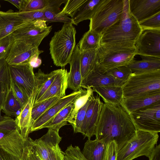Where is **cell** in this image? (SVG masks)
<instances>
[{"label":"cell","mask_w":160,"mask_h":160,"mask_svg":"<svg viewBox=\"0 0 160 160\" xmlns=\"http://www.w3.org/2000/svg\"><path fill=\"white\" fill-rule=\"evenodd\" d=\"M136 131L130 114L122 105L103 103L96 138L106 144L115 141L118 151L134 136Z\"/></svg>","instance_id":"cell-1"},{"label":"cell","mask_w":160,"mask_h":160,"mask_svg":"<svg viewBox=\"0 0 160 160\" xmlns=\"http://www.w3.org/2000/svg\"><path fill=\"white\" fill-rule=\"evenodd\" d=\"M142 31L138 22L130 12L128 0H125L120 19L101 35L100 45L134 48Z\"/></svg>","instance_id":"cell-2"},{"label":"cell","mask_w":160,"mask_h":160,"mask_svg":"<svg viewBox=\"0 0 160 160\" xmlns=\"http://www.w3.org/2000/svg\"><path fill=\"white\" fill-rule=\"evenodd\" d=\"M76 30L72 23H64L55 32L49 43V51L54 64L64 67L69 63L76 46Z\"/></svg>","instance_id":"cell-3"},{"label":"cell","mask_w":160,"mask_h":160,"mask_svg":"<svg viewBox=\"0 0 160 160\" xmlns=\"http://www.w3.org/2000/svg\"><path fill=\"white\" fill-rule=\"evenodd\" d=\"M158 133L137 130L118 153L117 160H132L144 156L149 158L157 144Z\"/></svg>","instance_id":"cell-4"},{"label":"cell","mask_w":160,"mask_h":160,"mask_svg":"<svg viewBox=\"0 0 160 160\" xmlns=\"http://www.w3.org/2000/svg\"><path fill=\"white\" fill-rule=\"evenodd\" d=\"M125 0H104L90 20L89 30L102 35L120 19Z\"/></svg>","instance_id":"cell-5"},{"label":"cell","mask_w":160,"mask_h":160,"mask_svg":"<svg viewBox=\"0 0 160 160\" xmlns=\"http://www.w3.org/2000/svg\"><path fill=\"white\" fill-rule=\"evenodd\" d=\"M122 89L123 99L160 91V69L138 74L132 73Z\"/></svg>","instance_id":"cell-6"},{"label":"cell","mask_w":160,"mask_h":160,"mask_svg":"<svg viewBox=\"0 0 160 160\" xmlns=\"http://www.w3.org/2000/svg\"><path fill=\"white\" fill-rule=\"evenodd\" d=\"M137 55L135 47L100 45L98 50V67L102 72L116 68L127 66Z\"/></svg>","instance_id":"cell-7"},{"label":"cell","mask_w":160,"mask_h":160,"mask_svg":"<svg viewBox=\"0 0 160 160\" xmlns=\"http://www.w3.org/2000/svg\"><path fill=\"white\" fill-rule=\"evenodd\" d=\"M42 40L35 38L14 40L9 52L5 58L8 65H16L28 63L31 58L43 51L38 47Z\"/></svg>","instance_id":"cell-8"},{"label":"cell","mask_w":160,"mask_h":160,"mask_svg":"<svg viewBox=\"0 0 160 160\" xmlns=\"http://www.w3.org/2000/svg\"><path fill=\"white\" fill-rule=\"evenodd\" d=\"M137 130L160 132V101L130 113Z\"/></svg>","instance_id":"cell-9"},{"label":"cell","mask_w":160,"mask_h":160,"mask_svg":"<svg viewBox=\"0 0 160 160\" xmlns=\"http://www.w3.org/2000/svg\"><path fill=\"white\" fill-rule=\"evenodd\" d=\"M24 139L18 128L0 140V148L5 160H25Z\"/></svg>","instance_id":"cell-10"},{"label":"cell","mask_w":160,"mask_h":160,"mask_svg":"<svg viewBox=\"0 0 160 160\" xmlns=\"http://www.w3.org/2000/svg\"><path fill=\"white\" fill-rule=\"evenodd\" d=\"M135 47L137 55L160 58V30L143 31Z\"/></svg>","instance_id":"cell-11"},{"label":"cell","mask_w":160,"mask_h":160,"mask_svg":"<svg viewBox=\"0 0 160 160\" xmlns=\"http://www.w3.org/2000/svg\"><path fill=\"white\" fill-rule=\"evenodd\" d=\"M8 67L12 79L30 97L36 86L33 68L28 63Z\"/></svg>","instance_id":"cell-12"},{"label":"cell","mask_w":160,"mask_h":160,"mask_svg":"<svg viewBox=\"0 0 160 160\" xmlns=\"http://www.w3.org/2000/svg\"><path fill=\"white\" fill-rule=\"evenodd\" d=\"M103 103L100 97L92 95L88 106L80 133L88 139L95 135L96 129Z\"/></svg>","instance_id":"cell-13"},{"label":"cell","mask_w":160,"mask_h":160,"mask_svg":"<svg viewBox=\"0 0 160 160\" xmlns=\"http://www.w3.org/2000/svg\"><path fill=\"white\" fill-rule=\"evenodd\" d=\"M46 23L42 19L29 21L16 29L11 35L14 40L35 38L42 40L52 29V26H47Z\"/></svg>","instance_id":"cell-14"},{"label":"cell","mask_w":160,"mask_h":160,"mask_svg":"<svg viewBox=\"0 0 160 160\" xmlns=\"http://www.w3.org/2000/svg\"><path fill=\"white\" fill-rule=\"evenodd\" d=\"M28 139L35 152L41 160H47L52 149L59 145L62 138L59 135V131L49 128L47 132L40 138L33 140Z\"/></svg>","instance_id":"cell-15"},{"label":"cell","mask_w":160,"mask_h":160,"mask_svg":"<svg viewBox=\"0 0 160 160\" xmlns=\"http://www.w3.org/2000/svg\"><path fill=\"white\" fill-rule=\"evenodd\" d=\"M83 89L73 91L60 98L44 113L35 120L31 125L30 133L42 129V127L61 110L72 102L82 92Z\"/></svg>","instance_id":"cell-16"},{"label":"cell","mask_w":160,"mask_h":160,"mask_svg":"<svg viewBox=\"0 0 160 160\" xmlns=\"http://www.w3.org/2000/svg\"><path fill=\"white\" fill-rule=\"evenodd\" d=\"M128 5L138 22L160 12V0H128Z\"/></svg>","instance_id":"cell-17"},{"label":"cell","mask_w":160,"mask_h":160,"mask_svg":"<svg viewBox=\"0 0 160 160\" xmlns=\"http://www.w3.org/2000/svg\"><path fill=\"white\" fill-rule=\"evenodd\" d=\"M98 64L82 81L81 87L86 89L108 86H123L124 83L106 72L101 71Z\"/></svg>","instance_id":"cell-18"},{"label":"cell","mask_w":160,"mask_h":160,"mask_svg":"<svg viewBox=\"0 0 160 160\" xmlns=\"http://www.w3.org/2000/svg\"><path fill=\"white\" fill-rule=\"evenodd\" d=\"M28 21L11 9L0 11V39L11 34L14 30Z\"/></svg>","instance_id":"cell-19"},{"label":"cell","mask_w":160,"mask_h":160,"mask_svg":"<svg viewBox=\"0 0 160 160\" xmlns=\"http://www.w3.org/2000/svg\"><path fill=\"white\" fill-rule=\"evenodd\" d=\"M68 73L65 69H59L51 84L42 97L34 104L53 97L61 98L65 96L66 91L68 87Z\"/></svg>","instance_id":"cell-20"},{"label":"cell","mask_w":160,"mask_h":160,"mask_svg":"<svg viewBox=\"0 0 160 160\" xmlns=\"http://www.w3.org/2000/svg\"><path fill=\"white\" fill-rule=\"evenodd\" d=\"M69 64L70 71L68 73V87L73 91L82 89V78L80 68V51L76 45Z\"/></svg>","instance_id":"cell-21"},{"label":"cell","mask_w":160,"mask_h":160,"mask_svg":"<svg viewBox=\"0 0 160 160\" xmlns=\"http://www.w3.org/2000/svg\"><path fill=\"white\" fill-rule=\"evenodd\" d=\"M36 89L29 98L28 102L22 108L19 115L15 119L18 128L24 139H27L30 133L31 127V111L35 97Z\"/></svg>","instance_id":"cell-22"},{"label":"cell","mask_w":160,"mask_h":160,"mask_svg":"<svg viewBox=\"0 0 160 160\" xmlns=\"http://www.w3.org/2000/svg\"><path fill=\"white\" fill-rule=\"evenodd\" d=\"M160 101V91L146 95L123 99L122 105L130 113Z\"/></svg>","instance_id":"cell-23"},{"label":"cell","mask_w":160,"mask_h":160,"mask_svg":"<svg viewBox=\"0 0 160 160\" xmlns=\"http://www.w3.org/2000/svg\"><path fill=\"white\" fill-rule=\"evenodd\" d=\"M92 88L104 102L122 105L123 100L122 86H108Z\"/></svg>","instance_id":"cell-24"},{"label":"cell","mask_w":160,"mask_h":160,"mask_svg":"<svg viewBox=\"0 0 160 160\" xmlns=\"http://www.w3.org/2000/svg\"><path fill=\"white\" fill-rule=\"evenodd\" d=\"M104 0H86L71 18L72 24L78 25L80 22L90 20Z\"/></svg>","instance_id":"cell-25"},{"label":"cell","mask_w":160,"mask_h":160,"mask_svg":"<svg viewBox=\"0 0 160 160\" xmlns=\"http://www.w3.org/2000/svg\"><path fill=\"white\" fill-rule=\"evenodd\" d=\"M141 60L134 59L127 66L132 73L138 74L160 69V58L140 56Z\"/></svg>","instance_id":"cell-26"},{"label":"cell","mask_w":160,"mask_h":160,"mask_svg":"<svg viewBox=\"0 0 160 160\" xmlns=\"http://www.w3.org/2000/svg\"><path fill=\"white\" fill-rule=\"evenodd\" d=\"M107 144L96 138L88 139L82 152L87 160H102Z\"/></svg>","instance_id":"cell-27"},{"label":"cell","mask_w":160,"mask_h":160,"mask_svg":"<svg viewBox=\"0 0 160 160\" xmlns=\"http://www.w3.org/2000/svg\"><path fill=\"white\" fill-rule=\"evenodd\" d=\"M58 71L59 69L46 74L39 69L35 73L36 86L34 103L36 102L47 90L54 80Z\"/></svg>","instance_id":"cell-28"},{"label":"cell","mask_w":160,"mask_h":160,"mask_svg":"<svg viewBox=\"0 0 160 160\" xmlns=\"http://www.w3.org/2000/svg\"><path fill=\"white\" fill-rule=\"evenodd\" d=\"M98 50L90 49L80 52V68L82 80L98 64Z\"/></svg>","instance_id":"cell-29"},{"label":"cell","mask_w":160,"mask_h":160,"mask_svg":"<svg viewBox=\"0 0 160 160\" xmlns=\"http://www.w3.org/2000/svg\"><path fill=\"white\" fill-rule=\"evenodd\" d=\"M2 108L7 116L15 117L19 115L22 108L10 86L7 91Z\"/></svg>","instance_id":"cell-30"},{"label":"cell","mask_w":160,"mask_h":160,"mask_svg":"<svg viewBox=\"0 0 160 160\" xmlns=\"http://www.w3.org/2000/svg\"><path fill=\"white\" fill-rule=\"evenodd\" d=\"M73 102L61 110L44 125L42 129L51 128L59 131L61 128L67 125L68 119L73 109Z\"/></svg>","instance_id":"cell-31"},{"label":"cell","mask_w":160,"mask_h":160,"mask_svg":"<svg viewBox=\"0 0 160 160\" xmlns=\"http://www.w3.org/2000/svg\"><path fill=\"white\" fill-rule=\"evenodd\" d=\"M101 35L89 30L83 35L77 45L81 52L98 49L100 46Z\"/></svg>","instance_id":"cell-32"},{"label":"cell","mask_w":160,"mask_h":160,"mask_svg":"<svg viewBox=\"0 0 160 160\" xmlns=\"http://www.w3.org/2000/svg\"><path fill=\"white\" fill-rule=\"evenodd\" d=\"M93 91L90 87L83 89L82 93L73 102V109L69 117L68 122L72 125L75 115L79 110L87 102L89 98L93 94Z\"/></svg>","instance_id":"cell-33"},{"label":"cell","mask_w":160,"mask_h":160,"mask_svg":"<svg viewBox=\"0 0 160 160\" xmlns=\"http://www.w3.org/2000/svg\"><path fill=\"white\" fill-rule=\"evenodd\" d=\"M60 98L53 97L33 104L31 111V126L33 122Z\"/></svg>","instance_id":"cell-34"},{"label":"cell","mask_w":160,"mask_h":160,"mask_svg":"<svg viewBox=\"0 0 160 160\" xmlns=\"http://www.w3.org/2000/svg\"><path fill=\"white\" fill-rule=\"evenodd\" d=\"M86 1V0H67L64 7L58 14L59 16H69L72 18Z\"/></svg>","instance_id":"cell-35"},{"label":"cell","mask_w":160,"mask_h":160,"mask_svg":"<svg viewBox=\"0 0 160 160\" xmlns=\"http://www.w3.org/2000/svg\"><path fill=\"white\" fill-rule=\"evenodd\" d=\"M10 86L12 89L15 97L22 108L27 103L30 97L22 88L13 81L10 75Z\"/></svg>","instance_id":"cell-36"},{"label":"cell","mask_w":160,"mask_h":160,"mask_svg":"<svg viewBox=\"0 0 160 160\" xmlns=\"http://www.w3.org/2000/svg\"><path fill=\"white\" fill-rule=\"evenodd\" d=\"M106 72L124 83L132 73L131 69L127 66H121L112 69Z\"/></svg>","instance_id":"cell-37"},{"label":"cell","mask_w":160,"mask_h":160,"mask_svg":"<svg viewBox=\"0 0 160 160\" xmlns=\"http://www.w3.org/2000/svg\"><path fill=\"white\" fill-rule=\"evenodd\" d=\"M58 12L49 9L44 10L43 20L46 22H61L64 23H72V20L67 15L59 16Z\"/></svg>","instance_id":"cell-38"},{"label":"cell","mask_w":160,"mask_h":160,"mask_svg":"<svg viewBox=\"0 0 160 160\" xmlns=\"http://www.w3.org/2000/svg\"><path fill=\"white\" fill-rule=\"evenodd\" d=\"M138 23L142 31L160 30V12Z\"/></svg>","instance_id":"cell-39"},{"label":"cell","mask_w":160,"mask_h":160,"mask_svg":"<svg viewBox=\"0 0 160 160\" xmlns=\"http://www.w3.org/2000/svg\"><path fill=\"white\" fill-rule=\"evenodd\" d=\"M90 97L86 103L79 110L75 115L73 122L71 125L74 133H80Z\"/></svg>","instance_id":"cell-40"},{"label":"cell","mask_w":160,"mask_h":160,"mask_svg":"<svg viewBox=\"0 0 160 160\" xmlns=\"http://www.w3.org/2000/svg\"><path fill=\"white\" fill-rule=\"evenodd\" d=\"M64 160H87L78 146H69L64 152Z\"/></svg>","instance_id":"cell-41"},{"label":"cell","mask_w":160,"mask_h":160,"mask_svg":"<svg viewBox=\"0 0 160 160\" xmlns=\"http://www.w3.org/2000/svg\"><path fill=\"white\" fill-rule=\"evenodd\" d=\"M50 2V0H27L22 11L44 10L48 8Z\"/></svg>","instance_id":"cell-42"},{"label":"cell","mask_w":160,"mask_h":160,"mask_svg":"<svg viewBox=\"0 0 160 160\" xmlns=\"http://www.w3.org/2000/svg\"><path fill=\"white\" fill-rule=\"evenodd\" d=\"M14 39L9 35L0 39V60L5 58L12 46Z\"/></svg>","instance_id":"cell-43"},{"label":"cell","mask_w":160,"mask_h":160,"mask_svg":"<svg viewBox=\"0 0 160 160\" xmlns=\"http://www.w3.org/2000/svg\"><path fill=\"white\" fill-rule=\"evenodd\" d=\"M44 10H23L18 12L19 14L28 21L43 20Z\"/></svg>","instance_id":"cell-44"},{"label":"cell","mask_w":160,"mask_h":160,"mask_svg":"<svg viewBox=\"0 0 160 160\" xmlns=\"http://www.w3.org/2000/svg\"><path fill=\"white\" fill-rule=\"evenodd\" d=\"M18 128L16 121L11 117L4 116L0 121V131L11 132Z\"/></svg>","instance_id":"cell-45"},{"label":"cell","mask_w":160,"mask_h":160,"mask_svg":"<svg viewBox=\"0 0 160 160\" xmlns=\"http://www.w3.org/2000/svg\"><path fill=\"white\" fill-rule=\"evenodd\" d=\"M118 152L117 145L115 142H109L107 144L102 160H117Z\"/></svg>","instance_id":"cell-46"},{"label":"cell","mask_w":160,"mask_h":160,"mask_svg":"<svg viewBox=\"0 0 160 160\" xmlns=\"http://www.w3.org/2000/svg\"><path fill=\"white\" fill-rule=\"evenodd\" d=\"M1 81L10 85V74L8 65L4 59L0 60V82Z\"/></svg>","instance_id":"cell-47"},{"label":"cell","mask_w":160,"mask_h":160,"mask_svg":"<svg viewBox=\"0 0 160 160\" xmlns=\"http://www.w3.org/2000/svg\"><path fill=\"white\" fill-rule=\"evenodd\" d=\"M47 160H64V152L62 150L59 145L52 149Z\"/></svg>","instance_id":"cell-48"},{"label":"cell","mask_w":160,"mask_h":160,"mask_svg":"<svg viewBox=\"0 0 160 160\" xmlns=\"http://www.w3.org/2000/svg\"><path fill=\"white\" fill-rule=\"evenodd\" d=\"M9 88V84L2 81L0 82V108H2L7 91Z\"/></svg>","instance_id":"cell-49"},{"label":"cell","mask_w":160,"mask_h":160,"mask_svg":"<svg viewBox=\"0 0 160 160\" xmlns=\"http://www.w3.org/2000/svg\"><path fill=\"white\" fill-rule=\"evenodd\" d=\"M26 142L25 150V160H35L33 154V148L28 139Z\"/></svg>","instance_id":"cell-50"},{"label":"cell","mask_w":160,"mask_h":160,"mask_svg":"<svg viewBox=\"0 0 160 160\" xmlns=\"http://www.w3.org/2000/svg\"><path fill=\"white\" fill-rule=\"evenodd\" d=\"M17 8L18 10V12H21L24 9L27 0H6Z\"/></svg>","instance_id":"cell-51"},{"label":"cell","mask_w":160,"mask_h":160,"mask_svg":"<svg viewBox=\"0 0 160 160\" xmlns=\"http://www.w3.org/2000/svg\"><path fill=\"white\" fill-rule=\"evenodd\" d=\"M40 54H37L33 56L30 60L28 63L33 68L38 67L42 64V60L39 58Z\"/></svg>","instance_id":"cell-52"},{"label":"cell","mask_w":160,"mask_h":160,"mask_svg":"<svg viewBox=\"0 0 160 160\" xmlns=\"http://www.w3.org/2000/svg\"><path fill=\"white\" fill-rule=\"evenodd\" d=\"M149 160H160V145H157L154 148L151 155L149 158Z\"/></svg>","instance_id":"cell-53"},{"label":"cell","mask_w":160,"mask_h":160,"mask_svg":"<svg viewBox=\"0 0 160 160\" xmlns=\"http://www.w3.org/2000/svg\"><path fill=\"white\" fill-rule=\"evenodd\" d=\"M11 132L0 131V140L6 136Z\"/></svg>","instance_id":"cell-54"},{"label":"cell","mask_w":160,"mask_h":160,"mask_svg":"<svg viewBox=\"0 0 160 160\" xmlns=\"http://www.w3.org/2000/svg\"><path fill=\"white\" fill-rule=\"evenodd\" d=\"M33 154L34 158L35 160H41L39 156L35 152L33 148Z\"/></svg>","instance_id":"cell-55"},{"label":"cell","mask_w":160,"mask_h":160,"mask_svg":"<svg viewBox=\"0 0 160 160\" xmlns=\"http://www.w3.org/2000/svg\"><path fill=\"white\" fill-rule=\"evenodd\" d=\"M0 160H5L2 153L0 148Z\"/></svg>","instance_id":"cell-56"},{"label":"cell","mask_w":160,"mask_h":160,"mask_svg":"<svg viewBox=\"0 0 160 160\" xmlns=\"http://www.w3.org/2000/svg\"><path fill=\"white\" fill-rule=\"evenodd\" d=\"M2 111V108H0V121L3 120L4 118V116H2L1 115V112Z\"/></svg>","instance_id":"cell-57"},{"label":"cell","mask_w":160,"mask_h":160,"mask_svg":"<svg viewBox=\"0 0 160 160\" xmlns=\"http://www.w3.org/2000/svg\"></svg>","instance_id":"cell-58"}]
</instances>
